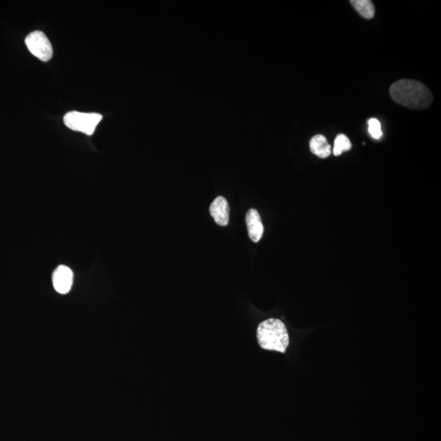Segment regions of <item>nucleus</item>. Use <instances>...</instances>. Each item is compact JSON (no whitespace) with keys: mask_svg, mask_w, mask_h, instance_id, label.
I'll return each mask as SVG.
<instances>
[{"mask_svg":"<svg viewBox=\"0 0 441 441\" xmlns=\"http://www.w3.org/2000/svg\"><path fill=\"white\" fill-rule=\"evenodd\" d=\"M209 212L218 225L222 227L228 225L230 208L228 202L224 197H217L211 203Z\"/></svg>","mask_w":441,"mask_h":441,"instance_id":"obj_6","label":"nucleus"},{"mask_svg":"<svg viewBox=\"0 0 441 441\" xmlns=\"http://www.w3.org/2000/svg\"><path fill=\"white\" fill-rule=\"evenodd\" d=\"M352 143L346 135L339 134L335 141L333 146V155L338 156H341L344 151H348L352 149Z\"/></svg>","mask_w":441,"mask_h":441,"instance_id":"obj_10","label":"nucleus"},{"mask_svg":"<svg viewBox=\"0 0 441 441\" xmlns=\"http://www.w3.org/2000/svg\"><path fill=\"white\" fill-rule=\"evenodd\" d=\"M354 9L366 19H372L375 14L374 4L370 0H353L350 1Z\"/></svg>","mask_w":441,"mask_h":441,"instance_id":"obj_9","label":"nucleus"},{"mask_svg":"<svg viewBox=\"0 0 441 441\" xmlns=\"http://www.w3.org/2000/svg\"><path fill=\"white\" fill-rule=\"evenodd\" d=\"M73 271L66 265H59L54 270L53 283L55 290L61 294L69 293L73 285Z\"/></svg>","mask_w":441,"mask_h":441,"instance_id":"obj_5","label":"nucleus"},{"mask_svg":"<svg viewBox=\"0 0 441 441\" xmlns=\"http://www.w3.org/2000/svg\"><path fill=\"white\" fill-rule=\"evenodd\" d=\"M103 116L97 113H83L71 111L67 113L64 117L66 126L74 131L82 132L87 135H92Z\"/></svg>","mask_w":441,"mask_h":441,"instance_id":"obj_3","label":"nucleus"},{"mask_svg":"<svg viewBox=\"0 0 441 441\" xmlns=\"http://www.w3.org/2000/svg\"><path fill=\"white\" fill-rule=\"evenodd\" d=\"M310 149L314 155L321 158V159L329 157L332 152L331 146L328 143L325 136L321 134L315 135L310 139Z\"/></svg>","mask_w":441,"mask_h":441,"instance_id":"obj_8","label":"nucleus"},{"mask_svg":"<svg viewBox=\"0 0 441 441\" xmlns=\"http://www.w3.org/2000/svg\"><path fill=\"white\" fill-rule=\"evenodd\" d=\"M245 220L248 235H250L253 242L258 243L262 239L264 228L261 217H260L257 209H250L246 213Z\"/></svg>","mask_w":441,"mask_h":441,"instance_id":"obj_7","label":"nucleus"},{"mask_svg":"<svg viewBox=\"0 0 441 441\" xmlns=\"http://www.w3.org/2000/svg\"><path fill=\"white\" fill-rule=\"evenodd\" d=\"M258 341L263 349L285 353L290 344L286 326L280 320L268 319L258 325Z\"/></svg>","mask_w":441,"mask_h":441,"instance_id":"obj_2","label":"nucleus"},{"mask_svg":"<svg viewBox=\"0 0 441 441\" xmlns=\"http://www.w3.org/2000/svg\"><path fill=\"white\" fill-rule=\"evenodd\" d=\"M368 126H369V133L372 138L376 140L380 139L382 136L381 123L377 121V118H372L368 121Z\"/></svg>","mask_w":441,"mask_h":441,"instance_id":"obj_11","label":"nucleus"},{"mask_svg":"<svg viewBox=\"0 0 441 441\" xmlns=\"http://www.w3.org/2000/svg\"><path fill=\"white\" fill-rule=\"evenodd\" d=\"M26 44L30 52L37 59L48 61L53 56V47L49 39L42 31H34L28 35Z\"/></svg>","mask_w":441,"mask_h":441,"instance_id":"obj_4","label":"nucleus"},{"mask_svg":"<svg viewBox=\"0 0 441 441\" xmlns=\"http://www.w3.org/2000/svg\"><path fill=\"white\" fill-rule=\"evenodd\" d=\"M392 99L401 106L410 109H427L432 104L433 96L420 81L400 80L390 88Z\"/></svg>","mask_w":441,"mask_h":441,"instance_id":"obj_1","label":"nucleus"}]
</instances>
